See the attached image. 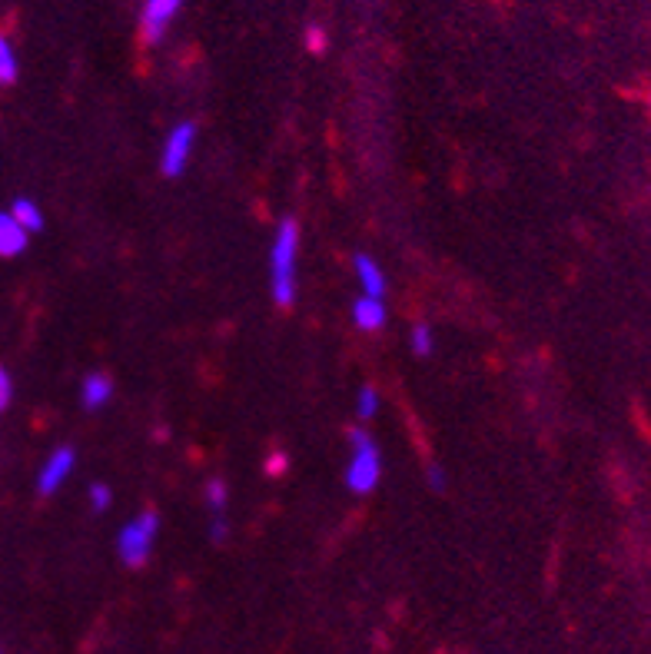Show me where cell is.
Segmentation results:
<instances>
[{
	"label": "cell",
	"instance_id": "ac0fdd59",
	"mask_svg": "<svg viewBox=\"0 0 651 654\" xmlns=\"http://www.w3.org/2000/svg\"><path fill=\"white\" fill-rule=\"evenodd\" d=\"M426 479H429V485H432V489H436V492H442V489H446V472H442L439 465H429Z\"/></svg>",
	"mask_w": 651,
	"mask_h": 654
},
{
	"label": "cell",
	"instance_id": "6da1fadb",
	"mask_svg": "<svg viewBox=\"0 0 651 654\" xmlns=\"http://www.w3.org/2000/svg\"><path fill=\"white\" fill-rule=\"evenodd\" d=\"M296 253H299V223L286 216L276 226L270 243V293L273 303L289 306L296 299Z\"/></svg>",
	"mask_w": 651,
	"mask_h": 654
},
{
	"label": "cell",
	"instance_id": "e0dca14e",
	"mask_svg": "<svg viewBox=\"0 0 651 654\" xmlns=\"http://www.w3.org/2000/svg\"><path fill=\"white\" fill-rule=\"evenodd\" d=\"M10 402H14V379H10V372L0 366V415L7 412Z\"/></svg>",
	"mask_w": 651,
	"mask_h": 654
},
{
	"label": "cell",
	"instance_id": "5b68a950",
	"mask_svg": "<svg viewBox=\"0 0 651 654\" xmlns=\"http://www.w3.org/2000/svg\"><path fill=\"white\" fill-rule=\"evenodd\" d=\"M74 465H77V452L70 449V445H60V449L50 452V459L44 462V469H40V475H37V489H40V495H54L60 485L70 479Z\"/></svg>",
	"mask_w": 651,
	"mask_h": 654
},
{
	"label": "cell",
	"instance_id": "9c48e42d",
	"mask_svg": "<svg viewBox=\"0 0 651 654\" xmlns=\"http://www.w3.org/2000/svg\"><path fill=\"white\" fill-rule=\"evenodd\" d=\"M27 240L30 233L10 216V210L0 213V256H20L27 249Z\"/></svg>",
	"mask_w": 651,
	"mask_h": 654
},
{
	"label": "cell",
	"instance_id": "30bf717a",
	"mask_svg": "<svg viewBox=\"0 0 651 654\" xmlns=\"http://www.w3.org/2000/svg\"><path fill=\"white\" fill-rule=\"evenodd\" d=\"M353 323L359 329H382L386 326V303L372 296H359L353 303Z\"/></svg>",
	"mask_w": 651,
	"mask_h": 654
},
{
	"label": "cell",
	"instance_id": "8fae6325",
	"mask_svg": "<svg viewBox=\"0 0 651 654\" xmlns=\"http://www.w3.org/2000/svg\"><path fill=\"white\" fill-rule=\"evenodd\" d=\"M10 216L24 226L27 233H40L44 230V213H40V206L34 200H27V196H20V200H14V206H10Z\"/></svg>",
	"mask_w": 651,
	"mask_h": 654
},
{
	"label": "cell",
	"instance_id": "4fadbf2b",
	"mask_svg": "<svg viewBox=\"0 0 651 654\" xmlns=\"http://www.w3.org/2000/svg\"><path fill=\"white\" fill-rule=\"evenodd\" d=\"M226 502H230V489H226L223 479H210L206 482V508L213 515H223L226 512Z\"/></svg>",
	"mask_w": 651,
	"mask_h": 654
},
{
	"label": "cell",
	"instance_id": "7c38bea8",
	"mask_svg": "<svg viewBox=\"0 0 651 654\" xmlns=\"http://www.w3.org/2000/svg\"><path fill=\"white\" fill-rule=\"evenodd\" d=\"M17 74H20V64H17V54H14V44L0 34V83L10 87V83H17Z\"/></svg>",
	"mask_w": 651,
	"mask_h": 654
},
{
	"label": "cell",
	"instance_id": "2e32d148",
	"mask_svg": "<svg viewBox=\"0 0 651 654\" xmlns=\"http://www.w3.org/2000/svg\"><path fill=\"white\" fill-rule=\"evenodd\" d=\"M87 498H90V508H93V512H107V508L113 505V489H107L103 482H97V485H90Z\"/></svg>",
	"mask_w": 651,
	"mask_h": 654
},
{
	"label": "cell",
	"instance_id": "ba28073f",
	"mask_svg": "<svg viewBox=\"0 0 651 654\" xmlns=\"http://www.w3.org/2000/svg\"><path fill=\"white\" fill-rule=\"evenodd\" d=\"M353 269H356V276H359V286H363V296L386 299V276H382V269H379L376 259L356 256L353 259Z\"/></svg>",
	"mask_w": 651,
	"mask_h": 654
},
{
	"label": "cell",
	"instance_id": "8992f818",
	"mask_svg": "<svg viewBox=\"0 0 651 654\" xmlns=\"http://www.w3.org/2000/svg\"><path fill=\"white\" fill-rule=\"evenodd\" d=\"M180 7H183V0H147V4H143V17H140L143 37H147L150 44H157V40L167 34L170 20L177 17Z\"/></svg>",
	"mask_w": 651,
	"mask_h": 654
},
{
	"label": "cell",
	"instance_id": "7a4b0ae2",
	"mask_svg": "<svg viewBox=\"0 0 651 654\" xmlns=\"http://www.w3.org/2000/svg\"><path fill=\"white\" fill-rule=\"evenodd\" d=\"M349 445H353V459L346 465V485L359 495H366L376 489L379 475H382V452L379 445L369 439V432L353 429L349 432Z\"/></svg>",
	"mask_w": 651,
	"mask_h": 654
},
{
	"label": "cell",
	"instance_id": "44dd1931",
	"mask_svg": "<svg viewBox=\"0 0 651 654\" xmlns=\"http://www.w3.org/2000/svg\"><path fill=\"white\" fill-rule=\"evenodd\" d=\"M279 469H283V455H276V459L270 455V462H266V472L273 475V472H279Z\"/></svg>",
	"mask_w": 651,
	"mask_h": 654
},
{
	"label": "cell",
	"instance_id": "277c9868",
	"mask_svg": "<svg viewBox=\"0 0 651 654\" xmlns=\"http://www.w3.org/2000/svg\"><path fill=\"white\" fill-rule=\"evenodd\" d=\"M193 143H196V127L193 123H177L167 140H163V153H160V170L163 176H180L190 163V153H193Z\"/></svg>",
	"mask_w": 651,
	"mask_h": 654
},
{
	"label": "cell",
	"instance_id": "5bb4252c",
	"mask_svg": "<svg viewBox=\"0 0 651 654\" xmlns=\"http://www.w3.org/2000/svg\"><path fill=\"white\" fill-rule=\"evenodd\" d=\"M356 412H359V419H372V415L379 412V392L372 389V386H363L359 389V396H356Z\"/></svg>",
	"mask_w": 651,
	"mask_h": 654
},
{
	"label": "cell",
	"instance_id": "d6986e66",
	"mask_svg": "<svg viewBox=\"0 0 651 654\" xmlns=\"http://www.w3.org/2000/svg\"><path fill=\"white\" fill-rule=\"evenodd\" d=\"M226 532H230V528H226V518L223 515H213V525H210V538H213V542H223Z\"/></svg>",
	"mask_w": 651,
	"mask_h": 654
},
{
	"label": "cell",
	"instance_id": "9a60e30c",
	"mask_svg": "<svg viewBox=\"0 0 651 654\" xmlns=\"http://www.w3.org/2000/svg\"><path fill=\"white\" fill-rule=\"evenodd\" d=\"M412 352H416V356H432V349H436V336H432V329L429 326H416L412 329Z\"/></svg>",
	"mask_w": 651,
	"mask_h": 654
},
{
	"label": "cell",
	"instance_id": "52a82bcc",
	"mask_svg": "<svg viewBox=\"0 0 651 654\" xmlns=\"http://www.w3.org/2000/svg\"><path fill=\"white\" fill-rule=\"evenodd\" d=\"M113 399V382L110 376H103V372H87L84 376V386H80V402H84V409H103L107 402Z\"/></svg>",
	"mask_w": 651,
	"mask_h": 654
},
{
	"label": "cell",
	"instance_id": "3957f363",
	"mask_svg": "<svg viewBox=\"0 0 651 654\" xmlns=\"http://www.w3.org/2000/svg\"><path fill=\"white\" fill-rule=\"evenodd\" d=\"M160 532V515L157 512H140L133 522H127L117 535V555L130 568H140L150 558V548L157 542Z\"/></svg>",
	"mask_w": 651,
	"mask_h": 654
},
{
	"label": "cell",
	"instance_id": "ffe728a7",
	"mask_svg": "<svg viewBox=\"0 0 651 654\" xmlns=\"http://www.w3.org/2000/svg\"><path fill=\"white\" fill-rule=\"evenodd\" d=\"M309 47H313L316 54H323L326 50V34L319 27H309Z\"/></svg>",
	"mask_w": 651,
	"mask_h": 654
}]
</instances>
